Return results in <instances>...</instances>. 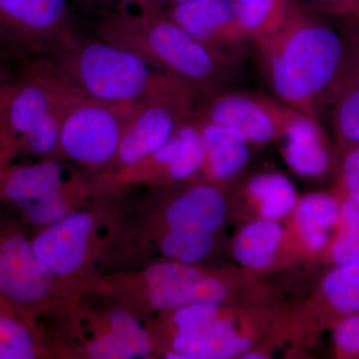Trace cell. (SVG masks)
I'll return each instance as SVG.
<instances>
[{
	"label": "cell",
	"instance_id": "obj_35",
	"mask_svg": "<svg viewBox=\"0 0 359 359\" xmlns=\"http://www.w3.org/2000/svg\"><path fill=\"white\" fill-rule=\"evenodd\" d=\"M186 1H190V0H172L171 4H170L169 7L176 6V4H183V2Z\"/></svg>",
	"mask_w": 359,
	"mask_h": 359
},
{
	"label": "cell",
	"instance_id": "obj_36",
	"mask_svg": "<svg viewBox=\"0 0 359 359\" xmlns=\"http://www.w3.org/2000/svg\"><path fill=\"white\" fill-rule=\"evenodd\" d=\"M351 18H353V20H354V22H355L356 25H359V6H358V11H356L355 14H354V15Z\"/></svg>",
	"mask_w": 359,
	"mask_h": 359
},
{
	"label": "cell",
	"instance_id": "obj_4",
	"mask_svg": "<svg viewBox=\"0 0 359 359\" xmlns=\"http://www.w3.org/2000/svg\"><path fill=\"white\" fill-rule=\"evenodd\" d=\"M118 6L99 23V39L133 52L150 66L195 87L202 95L223 84L231 65L215 55L173 22L163 9L150 4Z\"/></svg>",
	"mask_w": 359,
	"mask_h": 359
},
{
	"label": "cell",
	"instance_id": "obj_12",
	"mask_svg": "<svg viewBox=\"0 0 359 359\" xmlns=\"http://www.w3.org/2000/svg\"><path fill=\"white\" fill-rule=\"evenodd\" d=\"M65 83L47 58L32 63L11 82L0 110V169L18 158L21 142L57 105Z\"/></svg>",
	"mask_w": 359,
	"mask_h": 359
},
{
	"label": "cell",
	"instance_id": "obj_2",
	"mask_svg": "<svg viewBox=\"0 0 359 359\" xmlns=\"http://www.w3.org/2000/svg\"><path fill=\"white\" fill-rule=\"evenodd\" d=\"M259 273L238 268H208L173 259L139 269L92 276L81 294H93L139 316L173 311L200 302H238L269 297Z\"/></svg>",
	"mask_w": 359,
	"mask_h": 359
},
{
	"label": "cell",
	"instance_id": "obj_23",
	"mask_svg": "<svg viewBox=\"0 0 359 359\" xmlns=\"http://www.w3.org/2000/svg\"><path fill=\"white\" fill-rule=\"evenodd\" d=\"M278 221L254 219L238 231L231 243V255L242 268L263 275L275 269L283 237Z\"/></svg>",
	"mask_w": 359,
	"mask_h": 359
},
{
	"label": "cell",
	"instance_id": "obj_3",
	"mask_svg": "<svg viewBox=\"0 0 359 359\" xmlns=\"http://www.w3.org/2000/svg\"><path fill=\"white\" fill-rule=\"evenodd\" d=\"M285 311L269 297L226 304L200 302L155 314L147 328L155 355L242 358L269 339Z\"/></svg>",
	"mask_w": 359,
	"mask_h": 359
},
{
	"label": "cell",
	"instance_id": "obj_16",
	"mask_svg": "<svg viewBox=\"0 0 359 359\" xmlns=\"http://www.w3.org/2000/svg\"><path fill=\"white\" fill-rule=\"evenodd\" d=\"M72 32L66 0H0V42L15 53L49 55Z\"/></svg>",
	"mask_w": 359,
	"mask_h": 359
},
{
	"label": "cell",
	"instance_id": "obj_17",
	"mask_svg": "<svg viewBox=\"0 0 359 359\" xmlns=\"http://www.w3.org/2000/svg\"><path fill=\"white\" fill-rule=\"evenodd\" d=\"M102 311H77L82 339L79 355L91 359H138L155 355L154 342L139 316L105 302Z\"/></svg>",
	"mask_w": 359,
	"mask_h": 359
},
{
	"label": "cell",
	"instance_id": "obj_15",
	"mask_svg": "<svg viewBox=\"0 0 359 359\" xmlns=\"http://www.w3.org/2000/svg\"><path fill=\"white\" fill-rule=\"evenodd\" d=\"M302 112L278 98L262 94L229 92L198 105L193 118L237 130L250 144L280 141Z\"/></svg>",
	"mask_w": 359,
	"mask_h": 359
},
{
	"label": "cell",
	"instance_id": "obj_25",
	"mask_svg": "<svg viewBox=\"0 0 359 359\" xmlns=\"http://www.w3.org/2000/svg\"><path fill=\"white\" fill-rule=\"evenodd\" d=\"M39 325L0 306V359H36L52 355Z\"/></svg>",
	"mask_w": 359,
	"mask_h": 359
},
{
	"label": "cell",
	"instance_id": "obj_5",
	"mask_svg": "<svg viewBox=\"0 0 359 359\" xmlns=\"http://www.w3.org/2000/svg\"><path fill=\"white\" fill-rule=\"evenodd\" d=\"M46 58L84 95L108 103L138 102L166 82L146 61L103 39L70 33Z\"/></svg>",
	"mask_w": 359,
	"mask_h": 359
},
{
	"label": "cell",
	"instance_id": "obj_27",
	"mask_svg": "<svg viewBox=\"0 0 359 359\" xmlns=\"http://www.w3.org/2000/svg\"><path fill=\"white\" fill-rule=\"evenodd\" d=\"M240 25L250 41H262L282 29L295 0H233Z\"/></svg>",
	"mask_w": 359,
	"mask_h": 359
},
{
	"label": "cell",
	"instance_id": "obj_8",
	"mask_svg": "<svg viewBox=\"0 0 359 359\" xmlns=\"http://www.w3.org/2000/svg\"><path fill=\"white\" fill-rule=\"evenodd\" d=\"M55 158L0 169V202L11 205L26 223L41 229L83 208L96 195L92 180L66 176Z\"/></svg>",
	"mask_w": 359,
	"mask_h": 359
},
{
	"label": "cell",
	"instance_id": "obj_32",
	"mask_svg": "<svg viewBox=\"0 0 359 359\" xmlns=\"http://www.w3.org/2000/svg\"><path fill=\"white\" fill-rule=\"evenodd\" d=\"M344 35L349 49H351L354 63L359 70V25L354 22L353 18H351V23L347 27L346 32Z\"/></svg>",
	"mask_w": 359,
	"mask_h": 359
},
{
	"label": "cell",
	"instance_id": "obj_24",
	"mask_svg": "<svg viewBox=\"0 0 359 359\" xmlns=\"http://www.w3.org/2000/svg\"><path fill=\"white\" fill-rule=\"evenodd\" d=\"M337 154L359 147V70L353 59L330 105Z\"/></svg>",
	"mask_w": 359,
	"mask_h": 359
},
{
	"label": "cell",
	"instance_id": "obj_21",
	"mask_svg": "<svg viewBox=\"0 0 359 359\" xmlns=\"http://www.w3.org/2000/svg\"><path fill=\"white\" fill-rule=\"evenodd\" d=\"M205 146L199 181L224 188L244 171L250 159V143L237 130L196 119Z\"/></svg>",
	"mask_w": 359,
	"mask_h": 359
},
{
	"label": "cell",
	"instance_id": "obj_30",
	"mask_svg": "<svg viewBox=\"0 0 359 359\" xmlns=\"http://www.w3.org/2000/svg\"><path fill=\"white\" fill-rule=\"evenodd\" d=\"M330 332L335 358L359 359V311L339 321Z\"/></svg>",
	"mask_w": 359,
	"mask_h": 359
},
{
	"label": "cell",
	"instance_id": "obj_28",
	"mask_svg": "<svg viewBox=\"0 0 359 359\" xmlns=\"http://www.w3.org/2000/svg\"><path fill=\"white\" fill-rule=\"evenodd\" d=\"M359 259V197L341 199L339 228L323 264L339 266Z\"/></svg>",
	"mask_w": 359,
	"mask_h": 359
},
{
	"label": "cell",
	"instance_id": "obj_20",
	"mask_svg": "<svg viewBox=\"0 0 359 359\" xmlns=\"http://www.w3.org/2000/svg\"><path fill=\"white\" fill-rule=\"evenodd\" d=\"M280 141L285 164L306 179H323L334 171L337 154L320 122L302 114Z\"/></svg>",
	"mask_w": 359,
	"mask_h": 359
},
{
	"label": "cell",
	"instance_id": "obj_22",
	"mask_svg": "<svg viewBox=\"0 0 359 359\" xmlns=\"http://www.w3.org/2000/svg\"><path fill=\"white\" fill-rule=\"evenodd\" d=\"M299 198L297 189L287 176L266 172L248 180L238 194L240 204H236L233 211L248 218V222H280L287 218Z\"/></svg>",
	"mask_w": 359,
	"mask_h": 359
},
{
	"label": "cell",
	"instance_id": "obj_14",
	"mask_svg": "<svg viewBox=\"0 0 359 359\" xmlns=\"http://www.w3.org/2000/svg\"><path fill=\"white\" fill-rule=\"evenodd\" d=\"M341 198L334 189L299 197L285 219L275 269L295 264H323L337 233Z\"/></svg>",
	"mask_w": 359,
	"mask_h": 359
},
{
	"label": "cell",
	"instance_id": "obj_19",
	"mask_svg": "<svg viewBox=\"0 0 359 359\" xmlns=\"http://www.w3.org/2000/svg\"><path fill=\"white\" fill-rule=\"evenodd\" d=\"M228 217L229 203L223 189L193 182L148 219L141 236L172 228H196L218 233Z\"/></svg>",
	"mask_w": 359,
	"mask_h": 359
},
{
	"label": "cell",
	"instance_id": "obj_34",
	"mask_svg": "<svg viewBox=\"0 0 359 359\" xmlns=\"http://www.w3.org/2000/svg\"><path fill=\"white\" fill-rule=\"evenodd\" d=\"M11 84V82L9 81H0V110H1L2 105L6 101L7 92H8Z\"/></svg>",
	"mask_w": 359,
	"mask_h": 359
},
{
	"label": "cell",
	"instance_id": "obj_7",
	"mask_svg": "<svg viewBox=\"0 0 359 359\" xmlns=\"http://www.w3.org/2000/svg\"><path fill=\"white\" fill-rule=\"evenodd\" d=\"M103 200L78 209L55 223L39 229L33 249L56 278L80 294L82 285L96 276L95 263L110 247L116 233L114 204ZM81 295V294H80Z\"/></svg>",
	"mask_w": 359,
	"mask_h": 359
},
{
	"label": "cell",
	"instance_id": "obj_31",
	"mask_svg": "<svg viewBox=\"0 0 359 359\" xmlns=\"http://www.w3.org/2000/svg\"><path fill=\"white\" fill-rule=\"evenodd\" d=\"M302 6L325 15L353 18L358 11L359 0H297Z\"/></svg>",
	"mask_w": 359,
	"mask_h": 359
},
{
	"label": "cell",
	"instance_id": "obj_6",
	"mask_svg": "<svg viewBox=\"0 0 359 359\" xmlns=\"http://www.w3.org/2000/svg\"><path fill=\"white\" fill-rule=\"evenodd\" d=\"M80 299L42 263L20 224L0 216V306L39 325L42 316H69Z\"/></svg>",
	"mask_w": 359,
	"mask_h": 359
},
{
	"label": "cell",
	"instance_id": "obj_1",
	"mask_svg": "<svg viewBox=\"0 0 359 359\" xmlns=\"http://www.w3.org/2000/svg\"><path fill=\"white\" fill-rule=\"evenodd\" d=\"M256 45L276 98L320 122L353 63L344 35L295 0L282 29Z\"/></svg>",
	"mask_w": 359,
	"mask_h": 359
},
{
	"label": "cell",
	"instance_id": "obj_29",
	"mask_svg": "<svg viewBox=\"0 0 359 359\" xmlns=\"http://www.w3.org/2000/svg\"><path fill=\"white\" fill-rule=\"evenodd\" d=\"M334 190L339 197H359V147L337 154Z\"/></svg>",
	"mask_w": 359,
	"mask_h": 359
},
{
	"label": "cell",
	"instance_id": "obj_13",
	"mask_svg": "<svg viewBox=\"0 0 359 359\" xmlns=\"http://www.w3.org/2000/svg\"><path fill=\"white\" fill-rule=\"evenodd\" d=\"M359 311V259L323 276L301 306L285 311L280 323L282 341L311 344L321 332Z\"/></svg>",
	"mask_w": 359,
	"mask_h": 359
},
{
	"label": "cell",
	"instance_id": "obj_10",
	"mask_svg": "<svg viewBox=\"0 0 359 359\" xmlns=\"http://www.w3.org/2000/svg\"><path fill=\"white\" fill-rule=\"evenodd\" d=\"M201 96L192 85L170 75L157 91L140 101L125 127L115 159L105 171L133 166L162 148L192 119Z\"/></svg>",
	"mask_w": 359,
	"mask_h": 359
},
{
	"label": "cell",
	"instance_id": "obj_9",
	"mask_svg": "<svg viewBox=\"0 0 359 359\" xmlns=\"http://www.w3.org/2000/svg\"><path fill=\"white\" fill-rule=\"evenodd\" d=\"M139 105L140 101L96 100L69 82L62 100L57 159H69L94 171H105L114 161L125 127Z\"/></svg>",
	"mask_w": 359,
	"mask_h": 359
},
{
	"label": "cell",
	"instance_id": "obj_26",
	"mask_svg": "<svg viewBox=\"0 0 359 359\" xmlns=\"http://www.w3.org/2000/svg\"><path fill=\"white\" fill-rule=\"evenodd\" d=\"M217 233L196 228H172L146 236L167 259L201 264L214 252Z\"/></svg>",
	"mask_w": 359,
	"mask_h": 359
},
{
	"label": "cell",
	"instance_id": "obj_18",
	"mask_svg": "<svg viewBox=\"0 0 359 359\" xmlns=\"http://www.w3.org/2000/svg\"><path fill=\"white\" fill-rule=\"evenodd\" d=\"M173 22L215 55L231 65L250 41L233 0H190L164 9Z\"/></svg>",
	"mask_w": 359,
	"mask_h": 359
},
{
	"label": "cell",
	"instance_id": "obj_33",
	"mask_svg": "<svg viewBox=\"0 0 359 359\" xmlns=\"http://www.w3.org/2000/svg\"><path fill=\"white\" fill-rule=\"evenodd\" d=\"M90 1V0H86ZM91 1H96V0H91ZM119 6H144L150 4L151 0H118Z\"/></svg>",
	"mask_w": 359,
	"mask_h": 359
},
{
	"label": "cell",
	"instance_id": "obj_11",
	"mask_svg": "<svg viewBox=\"0 0 359 359\" xmlns=\"http://www.w3.org/2000/svg\"><path fill=\"white\" fill-rule=\"evenodd\" d=\"M204 160V141L197 122L192 118L152 155L133 166L99 172L92 182L100 196L118 195L139 185L174 188L199 181Z\"/></svg>",
	"mask_w": 359,
	"mask_h": 359
}]
</instances>
